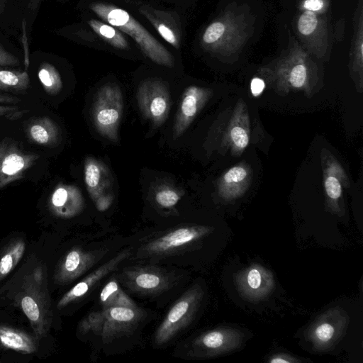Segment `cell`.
Wrapping results in <instances>:
<instances>
[{
  "instance_id": "obj_3",
  "label": "cell",
  "mask_w": 363,
  "mask_h": 363,
  "mask_svg": "<svg viewBox=\"0 0 363 363\" xmlns=\"http://www.w3.org/2000/svg\"><path fill=\"white\" fill-rule=\"evenodd\" d=\"M123 108L122 92L115 84L102 86L97 91L91 108L93 124L103 137L116 142Z\"/></svg>"
},
{
  "instance_id": "obj_42",
  "label": "cell",
  "mask_w": 363,
  "mask_h": 363,
  "mask_svg": "<svg viewBox=\"0 0 363 363\" xmlns=\"http://www.w3.org/2000/svg\"><path fill=\"white\" fill-rule=\"evenodd\" d=\"M2 10H3L2 0H0V13L2 11Z\"/></svg>"
},
{
  "instance_id": "obj_22",
  "label": "cell",
  "mask_w": 363,
  "mask_h": 363,
  "mask_svg": "<svg viewBox=\"0 0 363 363\" xmlns=\"http://www.w3.org/2000/svg\"><path fill=\"white\" fill-rule=\"evenodd\" d=\"M92 30L104 41L116 48L128 50L129 43L122 33L113 26L96 19L88 21Z\"/></svg>"
},
{
  "instance_id": "obj_32",
  "label": "cell",
  "mask_w": 363,
  "mask_h": 363,
  "mask_svg": "<svg viewBox=\"0 0 363 363\" xmlns=\"http://www.w3.org/2000/svg\"><path fill=\"white\" fill-rule=\"evenodd\" d=\"M231 138L235 145L240 148H245L249 143L246 131L241 127L235 126L231 130Z\"/></svg>"
},
{
  "instance_id": "obj_8",
  "label": "cell",
  "mask_w": 363,
  "mask_h": 363,
  "mask_svg": "<svg viewBox=\"0 0 363 363\" xmlns=\"http://www.w3.org/2000/svg\"><path fill=\"white\" fill-rule=\"evenodd\" d=\"M242 334L233 328H219L208 330L194 340L189 355L211 357L230 352L240 347Z\"/></svg>"
},
{
  "instance_id": "obj_9",
  "label": "cell",
  "mask_w": 363,
  "mask_h": 363,
  "mask_svg": "<svg viewBox=\"0 0 363 363\" xmlns=\"http://www.w3.org/2000/svg\"><path fill=\"white\" fill-rule=\"evenodd\" d=\"M120 279L131 291L142 294H157L171 284L169 275L155 267H135L125 269Z\"/></svg>"
},
{
  "instance_id": "obj_29",
  "label": "cell",
  "mask_w": 363,
  "mask_h": 363,
  "mask_svg": "<svg viewBox=\"0 0 363 363\" xmlns=\"http://www.w3.org/2000/svg\"><path fill=\"white\" fill-rule=\"evenodd\" d=\"M317 18L313 11L304 12L298 20V30L303 35L311 34L316 28Z\"/></svg>"
},
{
  "instance_id": "obj_20",
  "label": "cell",
  "mask_w": 363,
  "mask_h": 363,
  "mask_svg": "<svg viewBox=\"0 0 363 363\" xmlns=\"http://www.w3.org/2000/svg\"><path fill=\"white\" fill-rule=\"evenodd\" d=\"M0 344L23 354L35 352L37 346L32 337L18 329L0 325Z\"/></svg>"
},
{
  "instance_id": "obj_34",
  "label": "cell",
  "mask_w": 363,
  "mask_h": 363,
  "mask_svg": "<svg viewBox=\"0 0 363 363\" xmlns=\"http://www.w3.org/2000/svg\"><path fill=\"white\" fill-rule=\"evenodd\" d=\"M19 60L0 46V66H16Z\"/></svg>"
},
{
  "instance_id": "obj_17",
  "label": "cell",
  "mask_w": 363,
  "mask_h": 363,
  "mask_svg": "<svg viewBox=\"0 0 363 363\" xmlns=\"http://www.w3.org/2000/svg\"><path fill=\"white\" fill-rule=\"evenodd\" d=\"M48 206L51 213L55 216L70 218L82 211L84 199L77 186L59 184L50 195Z\"/></svg>"
},
{
  "instance_id": "obj_15",
  "label": "cell",
  "mask_w": 363,
  "mask_h": 363,
  "mask_svg": "<svg viewBox=\"0 0 363 363\" xmlns=\"http://www.w3.org/2000/svg\"><path fill=\"white\" fill-rule=\"evenodd\" d=\"M208 94L206 89L196 86H188L184 90L173 126V134L175 138L180 137L187 130L206 101Z\"/></svg>"
},
{
  "instance_id": "obj_38",
  "label": "cell",
  "mask_w": 363,
  "mask_h": 363,
  "mask_svg": "<svg viewBox=\"0 0 363 363\" xmlns=\"http://www.w3.org/2000/svg\"><path fill=\"white\" fill-rule=\"evenodd\" d=\"M19 112L16 106L0 105V117L14 116Z\"/></svg>"
},
{
  "instance_id": "obj_25",
  "label": "cell",
  "mask_w": 363,
  "mask_h": 363,
  "mask_svg": "<svg viewBox=\"0 0 363 363\" xmlns=\"http://www.w3.org/2000/svg\"><path fill=\"white\" fill-rule=\"evenodd\" d=\"M38 79L45 90L50 95L57 94L62 88V81L58 70L51 64L43 63L38 72Z\"/></svg>"
},
{
  "instance_id": "obj_18",
  "label": "cell",
  "mask_w": 363,
  "mask_h": 363,
  "mask_svg": "<svg viewBox=\"0 0 363 363\" xmlns=\"http://www.w3.org/2000/svg\"><path fill=\"white\" fill-rule=\"evenodd\" d=\"M84 182L94 201L105 193L111 184V176L108 168L100 161L88 157L84 161Z\"/></svg>"
},
{
  "instance_id": "obj_26",
  "label": "cell",
  "mask_w": 363,
  "mask_h": 363,
  "mask_svg": "<svg viewBox=\"0 0 363 363\" xmlns=\"http://www.w3.org/2000/svg\"><path fill=\"white\" fill-rule=\"evenodd\" d=\"M104 319L105 317L103 310L101 311L91 312L79 323V331L83 334L92 331L96 335H101Z\"/></svg>"
},
{
  "instance_id": "obj_12",
  "label": "cell",
  "mask_w": 363,
  "mask_h": 363,
  "mask_svg": "<svg viewBox=\"0 0 363 363\" xmlns=\"http://www.w3.org/2000/svg\"><path fill=\"white\" fill-rule=\"evenodd\" d=\"M103 311L105 319L101 336L104 343L128 335L144 317V311L138 307L116 306L103 308Z\"/></svg>"
},
{
  "instance_id": "obj_27",
  "label": "cell",
  "mask_w": 363,
  "mask_h": 363,
  "mask_svg": "<svg viewBox=\"0 0 363 363\" xmlns=\"http://www.w3.org/2000/svg\"><path fill=\"white\" fill-rule=\"evenodd\" d=\"M179 192L169 187H162L157 191L155 195L156 203L163 208H172L181 199Z\"/></svg>"
},
{
  "instance_id": "obj_10",
  "label": "cell",
  "mask_w": 363,
  "mask_h": 363,
  "mask_svg": "<svg viewBox=\"0 0 363 363\" xmlns=\"http://www.w3.org/2000/svg\"><path fill=\"white\" fill-rule=\"evenodd\" d=\"M347 316L333 308L320 315L308 328L307 337L318 350L328 349L340 339L347 324Z\"/></svg>"
},
{
  "instance_id": "obj_30",
  "label": "cell",
  "mask_w": 363,
  "mask_h": 363,
  "mask_svg": "<svg viewBox=\"0 0 363 363\" xmlns=\"http://www.w3.org/2000/svg\"><path fill=\"white\" fill-rule=\"evenodd\" d=\"M325 191L332 199H338L342 193L341 184L338 179L333 176L327 177L325 182Z\"/></svg>"
},
{
  "instance_id": "obj_14",
  "label": "cell",
  "mask_w": 363,
  "mask_h": 363,
  "mask_svg": "<svg viewBox=\"0 0 363 363\" xmlns=\"http://www.w3.org/2000/svg\"><path fill=\"white\" fill-rule=\"evenodd\" d=\"M130 254L129 250H125L96 268L62 296L57 303V308L61 309L83 298L94 285L107 274L114 271Z\"/></svg>"
},
{
  "instance_id": "obj_33",
  "label": "cell",
  "mask_w": 363,
  "mask_h": 363,
  "mask_svg": "<svg viewBox=\"0 0 363 363\" xmlns=\"http://www.w3.org/2000/svg\"><path fill=\"white\" fill-rule=\"evenodd\" d=\"M247 176L245 169L241 167H235L229 169L224 175V182L231 184L242 181Z\"/></svg>"
},
{
  "instance_id": "obj_40",
  "label": "cell",
  "mask_w": 363,
  "mask_h": 363,
  "mask_svg": "<svg viewBox=\"0 0 363 363\" xmlns=\"http://www.w3.org/2000/svg\"><path fill=\"white\" fill-rule=\"evenodd\" d=\"M20 101V99L14 96H11L8 95H4L0 94V103L1 104H16Z\"/></svg>"
},
{
  "instance_id": "obj_23",
  "label": "cell",
  "mask_w": 363,
  "mask_h": 363,
  "mask_svg": "<svg viewBox=\"0 0 363 363\" xmlns=\"http://www.w3.org/2000/svg\"><path fill=\"white\" fill-rule=\"evenodd\" d=\"M30 84L29 76L26 71L0 69V89L8 91H23Z\"/></svg>"
},
{
  "instance_id": "obj_37",
  "label": "cell",
  "mask_w": 363,
  "mask_h": 363,
  "mask_svg": "<svg viewBox=\"0 0 363 363\" xmlns=\"http://www.w3.org/2000/svg\"><path fill=\"white\" fill-rule=\"evenodd\" d=\"M264 82L259 78H254L250 84V89L254 96L259 95L264 89Z\"/></svg>"
},
{
  "instance_id": "obj_5",
  "label": "cell",
  "mask_w": 363,
  "mask_h": 363,
  "mask_svg": "<svg viewBox=\"0 0 363 363\" xmlns=\"http://www.w3.org/2000/svg\"><path fill=\"white\" fill-rule=\"evenodd\" d=\"M40 156L27 152L12 138L0 141V189L24 178Z\"/></svg>"
},
{
  "instance_id": "obj_1",
  "label": "cell",
  "mask_w": 363,
  "mask_h": 363,
  "mask_svg": "<svg viewBox=\"0 0 363 363\" xmlns=\"http://www.w3.org/2000/svg\"><path fill=\"white\" fill-rule=\"evenodd\" d=\"M89 8L105 22L130 35L152 61L168 67L174 66V57L170 52L128 11L101 2L92 3Z\"/></svg>"
},
{
  "instance_id": "obj_28",
  "label": "cell",
  "mask_w": 363,
  "mask_h": 363,
  "mask_svg": "<svg viewBox=\"0 0 363 363\" xmlns=\"http://www.w3.org/2000/svg\"><path fill=\"white\" fill-rule=\"evenodd\" d=\"M225 32V26L221 22L211 23L205 30L202 40L206 45L216 43L223 36Z\"/></svg>"
},
{
  "instance_id": "obj_36",
  "label": "cell",
  "mask_w": 363,
  "mask_h": 363,
  "mask_svg": "<svg viewBox=\"0 0 363 363\" xmlns=\"http://www.w3.org/2000/svg\"><path fill=\"white\" fill-rule=\"evenodd\" d=\"M300 360L294 358L286 354H277L272 356L269 362L271 363H291V362H299Z\"/></svg>"
},
{
  "instance_id": "obj_39",
  "label": "cell",
  "mask_w": 363,
  "mask_h": 363,
  "mask_svg": "<svg viewBox=\"0 0 363 363\" xmlns=\"http://www.w3.org/2000/svg\"><path fill=\"white\" fill-rule=\"evenodd\" d=\"M323 6L321 0H306L304 2V7L309 11L320 10Z\"/></svg>"
},
{
  "instance_id": "obj_7",
  "label": "cell",
  "mask_w": 363,
  "mask_h": 363,
  "mask_svg": "<svg viewBox=\"0 0 363 363\" xmlns=\"http://www.w3.org/2000/svg\"><path fill=\"white\" fill-rule=\"evenodd\" d=\"M211 231L210 228L202 225L177 228L147 243L142 253L144 256L170 254L197 242Z\"/></svg>"
},
{
  "instance_id": "obj_19",
  "label": "cell",
  "mask_w": 363,
  "mask_h": 363,
  "mask_svg": "<svg viewBox=\"0 0 363 363\" xmlns=\"http://www.w3.org/2000/svg\"><path fill=\"white\" fill-rule=\"evenodd\" d=\"M26 132L29 140L39 145L55 147L61 140L58 125L48 116L36 118L30 121Z\"/></svg>"
},
{
  "instance_id": "obj_4",
  "label": "cell",
  "mask_w": 363,
  "mask_h": 363,
  "mask_svg": "<svg viewBox=\"0 0 363 363\" xmlns=\"http://www.w3.org/2000/svg\"><path fill=\"white\" fill-rule=\"evenodd\" d=\"M203 292L198 284L188 289L169 309L155 334V342L162 345L169 342L193 320Z\"/></svg>"
},
{
  "instance_id": "obj_24",
  "label": "cell",
  "mask_w": 363,
  "mask_h": 363,
  "mask_svg": "<svg viewBox=\"0 0 363 363\" xmlns=\"http://www.w3.org/2000/svg\"><path fill=\"white\" fill-rule=\"evenodd\" d=\"M26 244L21 239L12 242L0 257V279L8 275L23 257Z\"/></svg>"
},
{
  "instance_id": "obj_11",
  "label": "cell",
  "mask_w": 363,
  "mask_h": 363,
  "mask_svg": "<svg viewBox=\"0 0 363 363\" xmlns=\"http://www.w3.org/2000/svg\"><path fill=\"white\" fill-rule=\"evenodd\" d=\"M104 250L86 251L80 247L71 249L56 268L54 280L59 284L69 283L91 268L104 255Z\"/></svg>"
},
{
  "instance_id": "obj_31",
  "label": "cell",
  "mask_w": 363,
  "mask_h": 363,
  "mask_svg": "<svg viewBox=\"0 0 363 363\" xmlns=\"http://www.w3.org/2000/svg\"><path fill=\"white\" fill-rule=\"evenodd\" d=\"M306 77V67L302 65H298L291 70L290 74V82L294 87H301L303 85Z\"/></svg>"
},
{
  "instance_id": "obj_6",
  "label": "cell",
  "mask_w": 363,
  "mask_h": 363,
  "mask_svg": "<svg viewBox=\"0 0 363 363\" xmlns=\"http://www.w3.org/2000/svg\"><path fill=\"white\" fill-rule=\"evenodd\" d=\"M137 101L143 116L155 126L162 125L168 117L170 96L163 81L151 78L141 82L137 91Z\"/></svg>"
},
{
  "instance_id": "obj_13",
  "label": "cell",
  "mask_w": 363,
  "mask_h": 363,
  "mask_svg": "<svg viewBox=\"0 0 363 363\" xmlns=\"http://www.w3.org/2000/svg\"><path fill=\"white\" fill-rule=\"evenodd\" d=\"M235 280L240 293L251 301H257L265 298L274 287L272 272L257 264L240 272Z\"/></svg>"
},
{
  "instance_id": "obj_21",
  "label": "cell",
  "mask_w": 363,
  "mask_h": 363,
  "mask_svg": "<svg viewBox=\"0 0 363 363\" xmlns=\"http://www.w3.org/2000/svg\"><path fill=\"white\" fill-rule=\"evenodd\" d=\"M99 299L103 308L116 306L138 308L135 302L123 291L115 279L108 281L105 285L100 293Z\"/></svg>"
},
{
  "instance_id": "obj_35",
  "label": "cell",
  "mask_w": 363,
  "mask_h": 363,
  "mask_svg": "<svg viewBox=\"0 0 363 363\" xmlns=\"http://www.w3.org/2000/svg\"><path fill=\"white\" fill-rule=\"evenodd\" d=\"M96 207L99 211H106L112 204L113 194L111 193H104L95 200Z\"/></svg>"
},
{
  "instance_id": "obj_41",
  "label": "cell",
  "mask_w": 363,
  "mask_h": 363,
  "mask_svg": "<svg viewBox=\"0 0 363 363\" xmlns=\"http://www.w3.org/2000/svg\"><path fill=\"white\" fill-rule=\"evenodd\" d=\"M40 0H30V8L35 10L39 4Z\"/></svg>"
},
{
  "instance_id": "obj_16",
  "label": "cell",
  "mask_w": 363,
  "mask_h": 363,
  "mask_svg": "<svg viewBox=\"0 0 363 363\" xmlns=\"http://www.w3.org/2000/svg\"><path fill=\"white\" fill-rule=\"evenodd\" d=\"M139 12L164 40L176 49L180 48L182 29L179 17L175 13L154 9L147 5L141 6Z\"/></svg>"
},
{
  "instance_id": "obj_2",
  "label": "cell",
  "mask_w": 363,
  "mask_h": 363,
  "mask_svg": "<svg viewBox=\"0 0 363 363\" xmlns=\"http://www.w3.org/2000/svg\"><path fill=\"white\" fill-rule=\"evenodd\" d=\"M16 297L37 337H43L52 317L44 267L38 266L24 276Z\"/></svg>"
}]
</instances>
